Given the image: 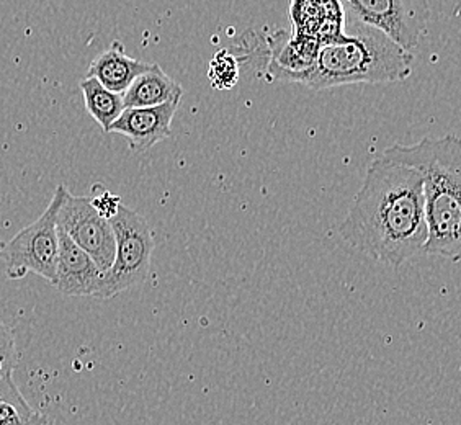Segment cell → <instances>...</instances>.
Instances as JSON below:
<instances>
[{
    "label": "cell",
    "mask_w": 461,
    "mask_h": 425,
    "mask_svg": "<svg viewBox=\"0 0 461 425\" xmlns=\"http://www.w3.org/2000/svg\"><path fill=\"white\" fill-rule=\"evenodd\" d=\"M339 232L348 246L384 266L400 267L424 254L420 174L383 154L373 159Z\"/></svg>",
    "instance_id": "cell-1"
},
{
    "label": "cell",
    "mask_w": 461,
    "mask_h": 425,
    "mask_svg": "<svg viewBox=\"0 0 461 425\" xmlns=\"http://www.w3.org/2000/svg\"><path fill=\"white\" fill-rule=\"evenodd\" d=\"M388 159L416 168L422 177L427 240L424 254L460 262L461 141L455 134L424 138L412 146L394 144Z\"/></svg>",
    "instance_id": "cell-2"
},
{
    "label": "cell",
    "mask_w": 461,
    "mask_h": 425,
    "mask_svg": "<svg viewBox=\"0 0 461 425\" xmlns=\"http://www.w3.org/2000/svg\"><path fill=\"white\" fill-rule=\"evenodd\" d=\"M354 32L321 45L320 53L303 86L312 90L352 84H386L408 79L412 53L391 41L380 30L350 22Z\"/></svg>",
    "instance_id": "cell-3"
},
{
    "label": "cell",
    "mask_w": 461,
    "mask_h": 425,
    "mask_svg": "<svg viewBox=\"0 0 461 425\" xmlns=\"http://www.w3.org/2000/svg\"><path fill=\"white\" fill-rule=\"evenodd\" d=\"M110 222L115 234V258L112 267L102 274L94 296L98 300H110L144 284L154 252V234L140 212L122 204Z\"/></svg>",
    "instance_id": "cell-4"
},
{
    "label": "cell",
    "mask_w": 461,
    "mask_h": 425,
    "mask_svg": "<svg viewBox=\"0 0 461 425\" xmlns=\"http://www.w3.org/2000/svg\"><path fill=\"white\" fill-rule=\"evenodd\" d=\"M66 185H58L53 198L45 212L27 228L17 232L14 238L0 242V258L7 267L10 280H22L33 272L45 278L46 282H56L58 266V210L61 206Z\"/></svg>",
    "instance_id": "cell-5"
},
{
    "label": "cell",
    "mask_w": 461,
    "mask_h": 425,
    "mask_svg": "<svg viewBox=\"0 0 461 425\" xmlns=\"http://www.w3.org/2000/svg\"><path fill=\"white\" fill-rule=\"evenodd\" d=\"M346 18L380 30L391 41L412 53L430 20L429 0H340Z\"/></svg>",
    "instance_id": "cell-6"
},
{
    "label": "cell",
    "mask_w": 461,
    "mask_h": 425,
    "mask_svg": "<svg viewBox=\"0 0 461 425\" xmlns=\"http://www.w3.org/2000/svg\"><path fill=\"white\" fill-rule=\"evenodd\" d=\"M56 224L89 254L102 274L107 272L115 258V234L112 222L94 210L89 196L72 195L66 188Z\"/></svg>",
    "instance_id": "cell-7"
},
{
    "label": "cell",
    "mask_w": 461,
    "mask_h": 425,
    "mask_svg": "<svg viewBox=\"0 0 461 425\" xmlns=\"http://www.w3.org/2000/svg\"><path fill=\"white\" fill-rule=\"evenodd\" d=\"M180 106L178 100H170L162 105L133 106L124 108L108 133L123 134L134 152L149 151L158 142L172 134V122Z\"/></svg>",
    "instance_id": "cell-8"
},
{
    "label": "cell",
    "mask_w": 461,
    "mask_h": 425,
    "mask_svg": "<svg viewBox=\"0 0 461 425\" xmlns=\"http://www.w3.org/2000/svg\"><path fill=\"white\" fill-rule=\"evenodd\" d=\"M270 58L267 64V76L272 80L282 82H300L312 69L321 43L310 36H288L285 32H278L268 38Z\"/></svg>",
    "instance_id": "cell-9"
},
{
    "label": "cell",
    "mask_w": 461,
    "mask_h": 425,
    "mask_svg": "<svg viewBox=\"0 0 461 425\" xmlns=\"http://www.w3.org/2000/svg\"><path fill=\"white\" fill-rule=\"evenodd\" d=\"M102 272L89 254L58 228V266L54 286L68 296H95Z\"/></svg>",
    "instance_id": "cell-10"
},
{
    "label": "cell",
    "mask_w": 461,
    "mask_h": 425,
    "mask_svg": "<svg viewBox=\"0 0 461 425\" xmlns=\"http://www.w3.org/2000/svg\"><path fill=\"white\" fill-rule=\"evenodd\" d=\"M293 33L310 36L321 45L346 35V14L340 0H290Z\"/></svg>",
    "instance_id": "cell-11"
},
{
    "label": "cell",
    "mask_w": 461,
    "mask_h": 425,
    "mask_svg": "<svg viewBox=\"0 0 461 425\" xmlns=\"http://www.w3.org/2000/svg\"><path fill=\"white\" fill-rule=\"evenodd\" d=\"M151 64L138 61L124 53V46L113 41L104 53L90 62L87 76L97 79L104 87L116 94H123L140 74L149 69Z\"/></svg>",
    "instance_id": "cell-12"
},
{
    "label": "cell",
    "mask_w": 461,
    "mask_h": 425,
    "mask_svg": "<svg viewBox=\"0 0 461 425\" xmlns=\"http://www.w3.org/2000/svg\"><path fill=\"white\" fill-rule=\"evenodd\" d=\"M184 89L177 80L151 64L148 71L140 74L123 92L124 108L162 105L170 100H182Z\"/></svg>",
    "instance_id": "cell-13"
},
{
    "label": "cell",
    "mask_w": 461,
    "mask_h": 425,
    "mask_svg": "<svg viewBox=\"0 0 461 425\" xmlns=\"http://www.w3.org/2000/svg\"><path fill=\"white\" fill-rule=\"evenodd\" d=\"M80 90L84 95L86 108L98 126L108 133L110 126L124 110L123 94H116L104 87L97 79L86 76L80 80Z\"/></svg>",
    "instance_id": "cell-14"
},
{
    "label": "cell",
    "mask_w": 461,
    "mask_h": 425,
    "mask_svg": "<svg viewBox=\"0 0 461 425\" xmlns=\"http://www.w3.org/2000/svg\"><path fill=\"white\" fill-rule=\"evenodd\" d=\"M208 79L213 89L221 92L234 89L240 82V59L228 50H220L210 61Z\"/></svg>",
    "instance_id": "cell-15"
},
{
    "label": "cell",
    "mask_w": 461,
    "mask_h": 425,
    "mask_svg": "<svg viewBox=\"0 0 461 425\" xmlns=\"http://www.w3.org/2000/svg\"><path fill=\"white\" fill-rule=\"evenodd\" d=\"M18 352L12 329L0 319V376H10L17 366Z\"/></svg>",
    "instance_id": "cell-16"
},
{
    "label": "cell",
    "mask_w": 461,
    "mask_h": 425,
    "mask_svg": "<svg viewBox=\"0 0 461 425\" xmlns=\"http://www.w3.org/2000/svg\"><path fill=\"white\" fill-rule=\"evenodd\" d=\"M90 204L94 206V210L102 216V218H105V220H112V218H115L116 212L120 210V206H122V198L120 196L115 195V194H112L110 190H107L105 186L100 185V184H95V185L92 186V190H90Z\"/></svg>",
    "instance_id": "cell-17"
},
{
    "label": "cell",
    "mask_w": 461,
    "mask_h": 425,
    "mask_svg": "<svg viewBox=\"0 0 461 425\" xmlns=\"http://www.w3.org/2000/svg\"><path fill=\"white\" fill-rule=\"evenodd\" d=\"M0 401H7V402H12V404H15L23 411L33 412V409L30 408L27 399L23 398L20 390H18L17 384L14 381V375L0 376Z\"/></svg>",
    "instance_id": "cell-18"
},
{
    "label": "cell",
    "mask_w": 461,
    "mask_h": 425,
    "mask_svg": "<svg viewBox=\"0 0 461 425\" xmlns=\"http://www.w3.org/2000/svg\"><path fill=\"white\" fill-rule=\"evenodd\" d=\"M33 412L23 411L7 401H0V425H25Z\"/></svg>",
    "instance_id": "cell-19"
},
{
    "label": "cell",
    "mask_w": 461,
    "mask_h": 425,
    "mask_svg": "<svg viewBox=\"0 0 461 425\" xmlns=\"http://www.w3.org/2000/svg\"><path fill=\"white\" fill-rule=\"evenodd\" d=\"M25 425H56L54 424L51 417L45 416V414H40V412H33L32 417L28 419L27 424Z\"/></svg>",
    "instance_id": "cell-20"
}]
</instances>
